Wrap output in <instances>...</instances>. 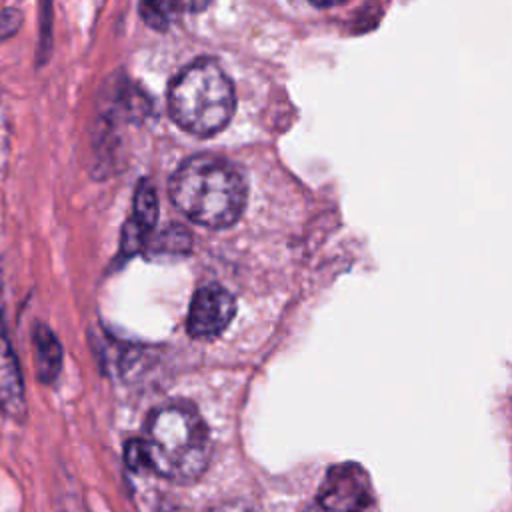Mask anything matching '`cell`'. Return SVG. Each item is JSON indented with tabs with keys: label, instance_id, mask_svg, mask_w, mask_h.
Here are the masks:
<instances>
[{
	"label": "cell",
	"instance_id": "cell-1",
	"mask_svg": "<svg viewBox=\"0 0 512 512\" xmlns=\"http://www.w3.org/2000/svg\"><path fill=\"white\" fill-rule=\"evenodd\" d=\"M172 204L206 228L232 226L246 206V182L238 168L214 154L184 160L168 184Z\"/></svg>",
	"mask_w": 512,
	"mask_h": 512
},
{
	"label": "cell",
	"instance_id": "cell-2",
	"mask_svg": "<svg viewBox=\"0 0 512 512\" xmlns=\"http://www.w3.org/2000/svg\"><path fill=\"white\" fill-rule=\"evenodd\" d=\"M144 442L150 470L172 482H192L208 466L210 438L202 416L184 402L156 408L146 424Z\"/></svg>",
	"mask_w": 512,
	"mask_h": 512
},
{
	"label": "cell",
	"instance_id": "cell-3",
	"mask_svg": "<svg viewBox=\"0 0 512 512\" xmlns=\"http://www.w3.org/2000/svg\"><path fill=\"white\" fill-rule=\"evenodd\" d=\"M168 114L188 134L214 136L236 110L234 84L214 58L188 64L168 86Z\"/></svg>",
	"mask_w": 512,
	"mask_h": 512
},
{
	"label": "cell",
	"instance_id": "cell-4",
	"mask_svg": "<svg viewBox=\"0 0 512 512\" xmlns=\"http://www.w3.org/2000/svg\"><path fill=\"white\" fill-rule=\"evenodd\" d=\"M306 512H380L368 472L354 462L332 466Z\"/></svg>",
	"mask_w": 512,
	"mask_h": 512
},
{
	"label": "cell",
	"instance_id": "cell-5",
	"mask_svg": "<svg viewBox=\"0 0 512 512\" xmlns=\"http://www.w3.org/2000/svg\"><path fill=\"white\" fill-rule=\"evenodd\" d=\"M236 302L228 290L218 284L202 286L192 302L186 320L188 334L194 338H214L232 322Z\"/></svg>",
	"mask_w": 512,
	"mask_h": 512
},
{
	"label": "cell",
	"instance_id": "cell-6",
	"mask_svg": "<svg viewBox=\"0 0 512 512\" xmlns=\"http://www.w3.org/2000/svg\"><path fill=\"white\" fill-rule=\"evenodd\" d=\"M158 218V196L154 186L148 180H142L134 192V204H132V216L128 218L124 230H122V242H120V252L124 256H132L138 252Z\"/></svg>",
	"mask_w": 512,
	"mask_h": 512
},
{
	"label": "cell",
	"instance_id": "cell-7",
	"mask_svg": "<svg viewBox=\"0 0 512 512\" xmlns=\"http://www.w3.org/2000/svg\"><path fill=\"white\" fill-rule=\"evenodd\" d=\"M2 310H4V304H2V282H0V406L10 418L22 420V416L26 414L24 384H22V374L18 368L16 354L6 336Z\"/></svg>",
	"mask_w": 512,
	"mask_h": 512
},
{
	"label": "cell",
	"instance_id": "cell-8",
	"mask_svg": "<svg viewBox=\"0 0 512 512\" xmlns=\"http://www.w3.org/2000/svg\"><path fill=\"white\" fill-rule=\"evenodd\" d=\"M32 352L38 380L52 382L62 366V348L54 332L46 324H36L32 330Z\"/></svg>",
	"mask_w": 512,
	"mask_h": 512
},
{
	"label": "cell",
	"instance_id": "cell-9",
	"mask_svg": "<svg viewBox=\"0 0 512 512\" xmlns=\"http://www.w3.org/2000/svg\"><path fill=\"white\" fill-rule=\"evenodd\" d=\"M182 12L184 10L178 4V0H142L140 2L142 20L146 22V26L158 32L168 30Z\"/></svg>",
	"mask_w": 512,
	"mask_h": 512
},
{
	"label": "cell",
	"instance_id": "cell-10",
	"mask_svg": "<svg viewBox=\"0 0 512 512\" xmlns=\"http://www.w3.org/2000/svg\"><path fill=\"white\" fill-rule=\"evenodd\" d=\"M190 232L180 226V224H170L168 228H164L156 240H154V250L156 252H188L190 250Z\"/></svg>",
	"mask_w": 512,
	"mask_h": 512
},
{
	"label": "cell",
	"instance_id": "cell-11",
	"mask_svg": "<svg viewBox=\"0 0 512 512\" xmlns=\"http://www.w3.org/2000/svg\"><path fill=\"white\" fill-rule=\"evenodd\" d=\"M124 460L126 466L132 472H144L150 470V456H148V448L144 438H132L126 448H124Z\"/></svg>",
	"mask_w": 512,
	"mask_h": 512
},
{
	"label": "cell",
	"instance_id": "cell-12",
	"mask_svg": "<svg viewBox=\"0 0 512 512\" xmlns=\"http://www.w3.org/2000/svg\"><path fill=\"white\" fill-rule=\"evenodd\" d=\"M22 26V14L16 8H6L0 12V40L14 36Z\"/></svg>",
	"mask_w": 512,
	"mask_h": 512
},
{
	"label": "cell",
	"instance_id": "cell-13",
	"mask_svg": "<svg viewBox=\"0 0 512 512\" xmlns=\"http://www.w3.org/2000/svg\"><path fill=\"white\" fill-rule=\"evenodd\" d=\"M184 12H200L212 4V0H178Z\"/></svg>",
	"mask_w": 512,
	"mask_h": 512
},
{
	"label": "cell",
	"instance_id": "cell-14",
	"mask_svg": "<svg viewBox=\"0 0 512 512\" xmlns=\"http://www.w3.org/2000/svg\"><path fill=\"white\" fill-rule=\"evenodd\" d=\"M208 512H252V510L244 504H222V506H216Z\"/></svg>",
	"mask_w": 512,
	"mask_h": 512
},
{
	"label": "cell",
	"instance_id": "cell-15",
	"mask_svg": "<svg viewBox=\"0 0 512 512\" xmlns=\"http://www.w3.org/2000/svg\"><path fill=\"white\" fill-rule=\"evenodd\" d=\"M310 4H314V6H318V8H328V6H334V4H338V2H342V0H308Z\"/></svg>",
	"mask_w": 512,
	"mask_h": 512
},
{
	"label": "cell",
	"instance_id": "cell-16",
	"mask_svg": "<svg viewBox=\"0 0 512 512\" xmlns=\"http://www.w3.org/2000/svg\"><path fill=\"white\" fill-rule=\"evenodd\" d=\"M4 138V116H2V112H0V140Z\"/></svg>",
	"mask_w": 512,
	"mask_h": 512
}]
</instances>
